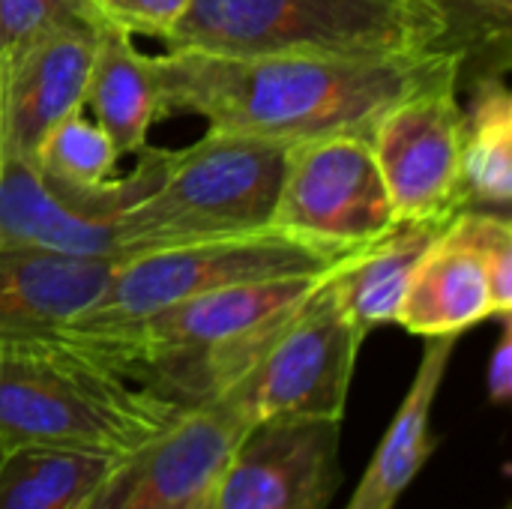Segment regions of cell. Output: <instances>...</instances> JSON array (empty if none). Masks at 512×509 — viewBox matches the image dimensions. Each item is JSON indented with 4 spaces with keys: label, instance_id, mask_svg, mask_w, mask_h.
I'll return each mask as SVG.
<instances>
[{
    "label": "cell",
    "instance_id": "obj_17",
    "mask_svg": "<svg viewBox=\"0 0 512 509\" xmlns=\"http://www.w3.org/2000/svg\"><path fill=\"white\" fill-rule=\"evenodd\" d=\"M84 105L120 156H138L147 147V135L162 117V96L153 57L138 51L129 33L99 24Z\"/></svg>",
    "mask_w": 512,
    "mask_h": 509
},
{
    "label": "cell",
    "instance_id": "obj_6",
    "mask_svg": "<svg viewBox=\"0 0 512 509\" xmlns=\"http://www.w3.org/2000/svg\"><path fill=\"white\" fill-rule=\"evenodd\" d=\"M270 228L330 258L390 234L396 222L369 138L327 135L288 144Z\"/></svg>",
    "mask_w": 512,
    "mask_h": 509
},
{
    "label": "cell",
    "instance_id": "obj_15",
    "mask_svg": "<svg viewBox=\"0 0 512 509\" xmlns=\"http://www.w3.org/2000/svg\"><path fill=\"white\" fill-rule=\"evenodd\" d=\"M450 219L396 225L390 234L378 237L375 243L357 252L336 258L324 270L339 309L348 315L360 336H369L375 327L396 321L420 258L447 228Z\"/></svg>",
    "mask_w": 512,
    "mask_h": 509
},
{
    "label": "cell",
    "instance_id": "obj_10",
    "mask_svg": "<svg viewBox=\"0 0 512 509\" xmlns=\"http://www.w3.org/2000/svg\"><path fill=\"white\" fill-rule=\"evenodd\" d=\"M138 156L129 177L69 192L45 180L36 162L0 153V246L117 261V219L153 183L159 150L144 147Z\"/></svg>",
    "mask_w": 512,
    "mask_h": 509
},
{
    "label": "cell",
    "instance_id": "obj_26",
    "mask_svg": "<svg viewBox=\"0 0 512 509\" xmlns=\"http://www.w3.org/2000/svg\"><path fill=\"white\" fill-rule=\"evenodd\" d=\"M501 509H510V507H501Z\"/></svg>",
    "mask_w": 512,
    "mask_h": 509
},
{
    "label": "cell",
    "instance_id": "obj_7",
    "mask_svg": "<svg viewBox=\"0 0 512 509\" xmlns=\"http://www.w3.org/2000/svg\"><path fill=\"white\" fill-rule=\"evenodd\" d=\"M459 81L462 60H453L393 102L369 132L396 225L450 219L468 207L462 186L465 105L459 102Z\"/></svg>",
    "mask_w": 512,
    "mask_h": 509
},
{
    "label": "cell",
    "instance_id": "obj_13",
    "mask_svg": "<svg viewBox=\"0 0 512 509\" xmlns=\"http://www.w3.org/2000/svg\"><path fill=\"white\" fill-rule=\"evenodd\" d=\"M114 264L0 246V342L57 336L99 300Z\"/></svg>",
    "mask_w": 512,
    "mask_h": 509
},
{
    "label": "cell",
    "instance_id": "obj_1",
    "mask_svg": "<svg viewBox=\"0 0 512 509\" xmlns=\"http://www.w3.org/2000/svg\"><path fill=\"white\" fill-rule=\"evenodd\" d=\"M462 60L453 51L333 57L303 51L165 48L153 57L162 117L189 111L210 132L267 141L327 135L369 138L375 120L408 90Z\"/></svg>",
    "mask_w": 512,
    "mask_h": 509
},
{
    "label": "cell",
    "instance_id": "obj_4",
    "mask_svg": "<svg viewBox=\"0 0 512 509\" xmlns=\"http://www.w3.org/2000/svg\"><path fill=\"white\" fill-rule=\"evenodd\" d=\"M165 48L399 57L447 51L432 0H192Z\"/></svg>",
    "mask_w": 512,
    "mask_h": 509
},
{
    "label": "cell",
    "instance_id": "obj_14",
    "mask_svg": "<svg viewBox=\"0 0 512 509\" xmlns=\"http://www.w3.org/2000/svg\"><path fill=\"white\" fill-rule=\"evenodd\" d=\"M456 342L459 336L426 339L417 375L345 509H396L399 498L435 453L438 441L432 435V408L450 369Z\"/></svg>",
    "mask_w": 512,
    "mask_h": 509
},
{
    "label": "cell",
    "instance_id": "obj_22",
    "mask_svg": "<svg viewBox=\"0 0 512 509\" xmlns=\"http://www.w3.org/2000/svg\"><path fill=\"white\" fill-rule=\"evenodd\" d=\"M444 237L474 249L489 273L495 318L512 315V222L504 210L462 207L444 228Z\"/></svg>",
    "mask_w": 512,
    "mask_h": 509
},
{
    "label": "cell",
    "instance_id": "obj_3",
    "mask_svg": "<svg viewBox=\"0 0 512 509\" xmlns=\"http://www.w3.org/2000/svg\"><path fill=\"white\" fill-rule=\"evenodd\" d=\"M285 150L282 141L210 129L183 150H159L153 183L117 219V261L267 231Z\"/></svg>",
    "mask_w": 512,
    "mask_h": 509
},
{
    "label": "cell",
    "instance_id": "obj_25",
    "mask_svg": "<svg viewBox=\"0 0 512 509\" xmlns=\"http://www.w3.org/2000/svg\"><path fill=\"white\" fill-rule=\"evenodd\" d=\"M501 321H504V330H501V339L489 357V375H486L489 399L495 405L510 402L512 396V327L510 318H501Z\"/></svg>",
    "mask_w": 512,
    "mask_h": 509
},
{
    "label": "cell",
    "instance_id": "obj_23",
    "mask_svg": "<svg viewBox=\"0 0 512 509\" xmlns=\"http://www.w3.org/2000/svg\"><path fill=\"white\" fill-rule=\"evenodd\" d=\"M87 15L84 0H0V66L51 30Z\"/></svg>",
    "mask_w": 512,
    "mask_h": 509
},
{
    "label": "cell",
    "instance_id": "obj_11",
    "mask_svg": "<svg viewBox=\"0 0 512 509\" xmlns=\"http://www.w3.org/2000/svg\"><path fill=\"white\" fill-rule=\"evenodd\" d=\"M342 423L264 420L228 462L210 509H327L339 471Z\"/></svg>",
    "mask_w": 512,
    "mask_h": 509
},
{
    "label": "cell",
    "instance_id": "obj_24",
    "mask_svg": "<svg viewBox=\"0 0 512 509\" xmlns=\"http://www.w3.org/2000/svg\"><path fill=\"white\" fill-rule=\"evenodd\" d=\"M192 0H84L87 12L120 33L165 39Z\"/></svg>",
    "mask_w": 512,
    "mask_h": 509
},
{
    "label": "cell",
    "instance_id": "obj_2",
    "mask_svg": "<svg viewBox=\"0 0 512 509\" xmlns=\"http://www.w3.org/2000/svg\"><path fill=\"white\" fill-rule=\"evenodd\" d=\"M180 411L63 336L0 342V450L72 447L126 459Z\"/></svg>",
    "mask_w": 512,
    "mask_h": 509
},
{
    "label": "cell",
    "instance_id": "obj_21",
    "mask_svg": "<svg viewBox=\"0 0 512 509\" xmlns=\"http://www.w3.org/2000/svg\"><path fill=\"white\" fill-rule=\"evenodd\" d=\"M447 33V51L462 57V72L471 57H480L489 63V72H498L492 66V57H498L501 66L510 63V24L512 0H432Z\"/></svg>",
    "mask_w": 512,
    "mask_h": 509
},
{
    "label": "cell",
    "instance_id": "obj_16",
    "mask_svg": "<svg viewBox=\"0 0 512 509\" xmlns=\"http://www.w3.org/2000/svg\"><path fill=\"white\" fill-rule=\"evenodd\" d=\"M486 318H495V306L483 258L441 231L411 276L396 324L414 336L435 339L462 336Z\"/></svg>",
    "mask_w": 512,
    "mask_h": 509
},
{
    "label": "cell",
    "instance_id": "obj_20",
    "mask_svg": "<svg viewBox=\"0 0 512 509\" xmlns=\"http://www.w3.org/2000/svg\"><path fill=\"white\" fill-rule=\"evenodd\" d=\"M120 153L111 138L84 117V111L60 120L39 144L33 162L45 180L69 192H96L114 180Z\"/></svg>",
    "mask_w": 512,
    "mask_h": 509
},
{
    "label": "cell",
    "instance_id": "obj_18",
    "mask_svg": "<svg viewBox=\"0 0 512 509\" xmlns=\"http://www.w3.org/2000/svg\"><path fill=\"white\" fill-rule=\"evenodd\" d=\"M117 465L72 447L0 450V509H84Z\"/></svg>",
    "mask_w": 512,
    "mask_h": 509
},
{
    "label": "cell",
    "instance_id": "obj_8",
    "mask_svg": "<svg viewBox=\"0 0 512 509\" xmlns=\"http://www.w3.org/2000/svg\"><path fill=\"white\" fill-rule=\"evenodd\" d=\"M366 336L339 309L327 276L294 309L258 363L231 384L255 423L345 420L357 354Z\"/></svg>",
    "mask_w": 512,
    "mask_h": 509
},
{
    "label": "cell",
    "instance_id": "obj_19",
    "mask_svg": "<svg viewBox=\"0 0 512 509\" xmlns=\"http://www.w3.org/2000/svg\"><path fill=\"white\" fill-rule=\"evenodd\" d=\"M462 186L468 207L507 213L512 201V93L501 72L480 75L465 108Z\"/></svg>",
    "mask_w": 512,
    "mask_h": 509
},
{
    "label": "cell",
    "instance_id": "obj_5",
    "mask_svg": "<svg viewBox=\"0 0 512 509\" xmlns=\"http://www.w3.org/2000/svg\"><path fill=\"white\" fill-rule=\"evenodd\" d=\"M333 261L336 258L327 252H318L273 228L141 252L117 261L99 300L60 333H99L147 318L195 294L282 276H315Z\"/></svg>",
    "mask_w": 512,
    "mask_h": 509
},
{
    "label": "cell",
    "instance_id": "obj_12",
    "mask_svg": "<svg viewBox=\"0 0 512 509\" xmlns=\"http://www.w3.org/2000/svg\"><path fill=\"white\" fill-rule=\"evenodd\" d=\"M99 39L93 15L63 24L0 66V153L36 156L42 138L84 111Z\"/></svg>",
    "mask_w": 512,
    "mask_h": 509
},
{
    "label": "cell",
    "instance_id": "obj_9",
    "mask_svg": "<svg viewBox=\"0 0 512 509\" xmlns=\"http://www.w3.org/2000/svg\"><path fill=\"white\" fill-rule=\"evenodd\" d=\"M252 426L255 417L231 387L183 405L159 435L120 459L84 509H210Z\"/></svg>",
    "mask_w": 512,
    "mask_h": 509
}]
</instances>
